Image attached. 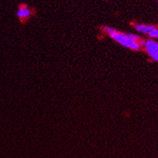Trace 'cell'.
Instances as JSON below:
<instances>
[{
  "mask_svg": "<svg viewBox=\"0 0 158 158\" xmlns=\"http://www.w3.org/2000/svg\"><path fill=\"white\" fill-rule=\"evenodd\" d=\"M31 15V10L26 5L22 4L19 6V9L17 10L16 15L19 17L20 19H27Z\"/></svg>",
  "mask_w": 158,
  "mask_h": 158,
  "instance_id": "3957f363",
  "label": "cell"
},
{
  "mask_svg": "<svg viewBox=\"0 0 158 158\" xmlns=\"http://www.w3.org/2000/svg\"><path fill=\"white\" fill-rule=\"evenodd\" d=\"M151 38H158V29L157 28H154L152 31H150L149 33L148 34Z\"/></svg>",
  "mask_w": 158,
  "mask_h": 158,
  "instance_id": "5b68a950",
  "label": "cell"
},
{
  "mask_svg": "<svg viewBox=\"0 0 158 158\" xmlns=\"http://www.w3.org/2000/svg\"><path fill=\"white\" fill-rule=\"evenodd\" d=\"M103 30L110 35V37L114 39L115 41L118 42V44H120L123 47L133 50H139L140 48L139 42L134 41L131 39H130L127 34L120 33L115 29L110 27H104Z\"/></svg>",
  "mask_w": 158,
  "mask_h": 158,
  "instance_id": "6da1fadb",
  "label": "cell"
},
{
  "mask_svg": "<svg viewBox=\"0 0 158 158\" xmlns=\"http://www.w3.org/2000/svg\"><path fill=\"white\" fill-rule=\"evenodd\" d=\"M155 27L152 25H144V24H137L135 25V29L139 32L144 34H148L150 31L154 29Z\"/></svg>",
  "mask_w": 158,
  "mask_h": 158,
  "instance_id": "277c9868",
  "label": "cell"
},
{
  "mask_svg": "<svg viewBox=\"0 0 158 158\" xmlns=\"http://www.w3.org/2000/svg\"><path fill=\"white\" fill-rule=\"evenodd\" d=\"M156 61H158V56H157V57H156Z\"/></svg>",
  "mask_w": 158,
  "mask_h": 158,
  "instance_id": "8992f818",
  "label": "cell"
},
{
  "mask_svg": "<svg viewBox=\"0 0 158 158\" xmlns=\"http://www.w3.org/2000/svg\"><path fill=\"white\" fill-rule=\"evenodd\" d=\"M146 52L151 56L152 60H156V57L158 56V43L153 40H146L145 45Z\"/></svg>",
  "mask_w": 158,
  "mask_h": 158,
  "instance_id": "7a4b0ae2",
  "label": "cell"
}]
</instances>
